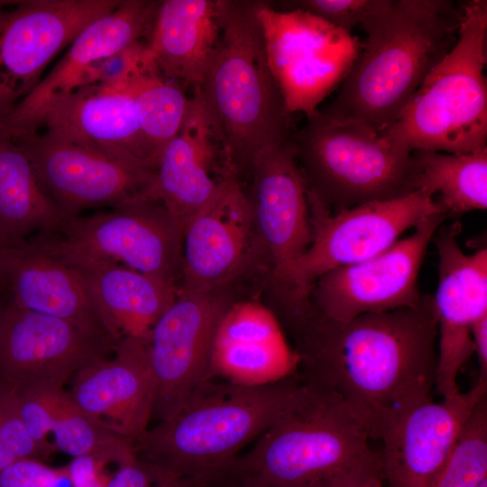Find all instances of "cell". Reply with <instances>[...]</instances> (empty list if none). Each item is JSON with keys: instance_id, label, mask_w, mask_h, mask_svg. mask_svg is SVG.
<instances>
[{"instance_id": "cell-22", "label": "cell", "mask_w": 487, "mask_h": 487, "mask_svg": "<svg viewBox=\"0 0 487 487\" xmlns=\"http://www.w3.org/2000/svg\"><path fill=\"white\" fill-rule=\"evenodd\" d=\"M7 301L62 319L117 345L108 334L80 273L41 234L9 247L3 261Z\"/></svg>"}, {"instance_id": "cell-36", "label": "cell", "mask_w": 487, "mask_h": 487, "mask_svg": "<svg viewBox=\"0 0 487 487\" xmlns=\"http://www.w3.org/2000/svg\"><path fill=\"white\" fill-rule=\"evenodd\" d=\"M68 468H53L38 459H23L0 471V487H59Z\"/></svg>"}, {"instance_id": "cell-44", "label": "cell", "mask_w": 487, "mask_h": 487, "mask_svg": "<svg viewBox=\"0 0 487 487\" xmlns=\"http://www.w3.org/2000/svg\"><path fill=\"white\" fill-rule=\"evenodd\" d=\"M183 487V486H182Z\"/></svg>"}, {"instance_id": "cell-19", "label": "cell", "mask_w": 487, "mask_h": 487, "mask_svg": "<svg viewBox=\"0 0 487 487\" xmlns=\"http://www.w3.org/2000/svg\"><path fill=\"white\" fill-rule=\"evenodd\" d=\"M249 172L246 195L258 242L282 297L293 266L312 239L307 186L290 139L258 155Z\"/></svg>"}, {"instance_id": "cell-41", "label": "cell", "mask_w": 487, "mask_h": 487, "mask_svg": "<svg viewBox=\"0 0 487 487\" xmlns=\"http://www.w3.org/2000/svg\"><path fill=\"white\" fill-rule=\"evenodd\" d=\"M208 487H260L245 481L225 475Z\"/></svg>"}, {"instance_id": "cell-39", "label": "cell", "mask_w": 487, "mask_h": 487, "mask_svg": "<svg viewBox=\"0 0 487 487\" xmlns=\"http://www.w3.org/2000/svg\"><path fill=\"white\" fill-rule=\"evenodd\" d=\"M471 337L479 365L478 379L487 381V314L473 324Z\"/></svg>"}, {"instance_id": "cell-42", "label": "cell", "mask_w": 487, "mask_h": 487, "mask_svg": "<svg viewBox=\"0 0 487 487\" xmlns=\"http://www.w3.org/2000/svg\"><path fill=\"white\" fill-rule=\"evenodd\" d=\"M7 299L4 297L0 296V312L2 308H4L5 304L6 303Z\"/></svg>"}, {"instance_id": "cell-29", "label": "cell", "mask_w": 487, "mask_h": 487, "mask_svg": "<svg viewBox=\"0 0 487 487\" xmlns=\"http://www.w3.org/2000/svg\"><path fill=\"white\" fill-rule=\"evenodd\" d=\"M416 190L435 199L447 216L487 208V147L466 153L412 152Z\"/></svg>"}, {"instance_id": "cell-7", "label": "cell", "mask_w": 487, "mask_h": 487, "mask_svg": "<svg viewBox=\"0 0 487 487\" xmlns=\"http://www.w3.org/2000/svg\"><path fill=\"white\" fill-rule=\"evenodd\" d=\"M290 141L308 196L330 213L416 191L413 153L363 125L317 111Z\"/></svg>"}, {"instance_id": "cell-33", "label": "cell", "mask_w": 487, "mask_h": 487, "mask_svg": "<svg viewBox=\"0 0 487 487\" xmlns=\"http://www.w3.org/2000/svg\"><path fill=\"white\" fill-rule=\"evenodd\" d=\"M387 0H297L285 2L289 8L308 12L347 32L384 6Z\"/></svg>"}, {"instance_id": "cell-3", "label": "cell", "mask_w": 487, "mask_h": 487, "mask_svg": "<svg viewBox=\"0 0 487 487\" xmlns=\"http://www.w3.org/2000/svg\"><path fill=\"white\" fill-rule=\"evenodd\" d=\"M303 386L298 372L258 386L207 378L133 443L136 456L187 487H208L284 412Z\"/></svg>"}, {"instance_id": "cell-16", "label": "cell", "mask_w": 487, "mask_h": 487, "mask_svg": "<svg viewBox=\"0 0 487 487\" xmlns=\"http://www.w3.org/2000/svg\"><path fill=\"white\" fill-rule=\"evenodd\" d=\"M129 76L82 85L53 99L24 131L39 130L155 172L158 159L139 128Z\"/></svg>"}, {"instance_id": "cell-32", "label": "cell", "mask_w": 487, "mask_h": 487, "mask_svg": "<svg viewBox=\"0 0 487 487\" xmlns=\"http://www.w3.org/2000/svg\"><path fill=\"white\" fill-rule=\"evenodd\" d=\"M487 479V396L465 422L435 487H477Z\"/></svg>"}, {"instance_id": "cell-12", "label": "cell", "mask_w": 487, "mask_h": 487, "mask_svg": "<svg viewBox=\"0 0 487 487\" xmlns=\"http://www.w3.org/2000/svg\"><path fill=\"white\" fill-rule=\"evenodd\" d=\"M447 217L442 210L434 212L385 251L321 275L308 293L309 304L336 321L416 306L423 296L418 280L427 247Z\"/></svg>"}, {"instance_id": "cell-34", "label": "cell", "mask_w": 487, "mask_h": 487, "mask_svg": "<svg viewBox=\"0 0 487 487\" xmlns=\"http://www.w3.org/2000/svg\"><path fill=\"white\" fill-rule=\"evenodd\" d=\"M41 456L21 420L10 393L0 389V471L17 461Z\"/></svg>"}, {"instance_id": "cell-25", "label": "cell", "mask_w": 487, "mask_h": 487, "mask_svg": "<svg viewBox=\"0 0 487 487\" xmlns=\"http://www.w3.org/2000/svg\"><path fill=\"white\" fill-rule=\"evenodd\" d=\"M218 157L225 160L196 87L180 131L161 153L152 190L182 231L218 187L223 177H215Z\"/></svg>"}, {"instance_id": "cell-6", "label": "cell", "mask_w": 487, "mask_h": 487, "mask_svg": "<svg viewBox=\"0 0 487 487\" xmlns=\"http://www.w3.org/2000/svg\"><path fill=\"white\" fill-rule=\"evenodd\" d=\"M457 40L381 134L409 152L487 147V1L461 3Z\"/></svg>"}, {"instance_id": "cell-26", "label": "cell", "mask_w": 487, "mask_h": 487, "mask_svg": "<svg viewBox=\"0 0 487 487\" xmlns=\"http://www.w3.org/2000/svg\"><path fill=\"white\" fill-rule=\"evenodd\" d=\"M65 260L80 273L116 345L124 338L148 342L179 291L168 282L120 264Z\"/></svg>"}, {"instance_id": "cell-14", "label": "cell", "mask_w": 487, "mask_h": 487, "mask_svg": "<svg viewBox=\"0 0 487 487\" xmlns=\"http://www.w3.org/2000/svg\"><path fill=\"white\" fill-rule=\"evenodd\" d=\"M115 347L62 319L6 301L0 312V389L63 388L78 371L107 358Z\"/></svg>"}, {"instance_id": "cell-38", "label": "cell", "mask_w": 487, "mask_h": 487, "mask_svg": "<svg viewBox=\"0 0 487 487\" xmlns=\"http://www.w3.org/2000/svg\"><path fill=\"white\" fill-rule=\"evenodd\" d=\"M338 487H386L379 455L373 452L352 470Z\"/></svg>"}, {"instance_id": "cell-11", "label": "cell", "mask_w": 487, "mask_h": 487, "mask_svg": "<svg viewBox=\"0 0 487 487\" xmlns=\"http://www.w3.org/2000/svg\"><path fill=\"white\" fill-rule=\"evenodd\" d=\"M121 0H0V122L40 82L48 63Z\"/></svg>"}, {"instance_id": "cell-21", "label": "cell", "mask_w": 487, "mask_h": 487, "mask_svg": "<svg viewBox=\"0 0 487 487\" xmlns=\"http://www.w3.org/2000/svg\"><path fill=\"white\" fill-rule=\"evenodd\" d=\"M159 2L121 0L114 10L89 23L47 76L0 122V129L9 133L29 129L51 101L87 84L101 61L148 41Z\"/></svg>"}, {"instance_id": "cell-15", "label": "cell", "mask_w": 487, "mask_h": 487, "mask_svg": "<svg viewBox=\"0 0 487 487\" xmlns=\"http://www.w3.org/2000/svg\"><path fill=\"white\" fill-rule=\"evenodd\" d=\"M220 293L179 289L148 341L154 380L152 418L172 414L207 379L218 322L230 305Z\"/></svg>"}, {"instance_id": "cell-20", "label": "cell", "mask_w": 487, "mask_h": 487, "mask_svg": "<svg viewBox=\"0 0 487 487\" xmlns=\"http://www.w3.org/2000/svg\"><path fill=\"white\" fill-rule=\"evenodd\" d=\"M487 381L439 402L432 400L403 415L381 436L379 455L387 487H435Z\"/></svg>"}, {"instance_id": "cell-18", "label": "cell", "mask_w": 487, "mask_h": 487, "mask_svg": "<svg viewBox=\"0 0 487 487\" xmlns=\"http://www.w3.org/2000/svg\"><path fill=\"white\" fill-rule=\"evenodd\" d=\"M257 244L247 195L227 169L214 195L183 228L179 289L220 291L243 271Z\"/></svg>"}, {"instance_id": "cell-5", "label": "cell", "mask_w": 487, "mask_h": 487, "mask_svg": "<svg viewBox=\"0 0 487 487\" xmlns=\"http://www.w3.org/2000/svg\"><path fill=\"white\" fill-rule=\"evenodd\" d=\"M369 441L337 395L304 380L295 400L225 475L260 487H338L374 452Z\"/></svg>"}, {"instance_id": "cell-9", "label": "cell", "mask_w": 487, "mask_h": 487, "mask_svg": "<svg viewBox=\"0 0 487 487\" xmlns=\"http://www.w3.org/2000/svg\"><path fill=\"white\" fill-rule=\"evenodd\" d=\"M308 202L311 243L293 266L287 291L281 297L290 307L308 301L314 282L321 275L385 251L424 217L442 210L433 198L419 190L337 213L328 212L308 196Z\"/></svg>"}, {"instance_id": "cell-24", "label": "cell", "mask_w": 487, "mask_h": 487, "mask_svg": "<svg viewBox=\"0 0 487 487\" xmlns=\"http://www.w3.org/2000/svg\"><path fill=\"white\" fill-rule=\"evenodd\" d=\"M298 369V355L272 310L256 301L230 303L216 330L207 378L258 386Z\"/></svg>"}, {"instance_id": "cell-23", "label": "cell", "mask_w": 487, "mask_h": 487, "mask_svg": "<svg viewBox=\"0 0 487 487\" xmlns=\"http://www.w3.org/2000/svg\"><path fill=\"white\" fill-rule=\"evenodd\" d=\"M68 393L84 413L133 444L152 418L155 387L148 342L122 339L112 359L74 374Z\"/></svg>"}, {"instance_id": "cell-28", "label": "cell", "mask_w": 487, "mask_h": 487, "mask_svg": "<svg viewBox=\"0 0 487 487\" xmlns=\"http://www.w3.org/2000/svg\"><path fill=\"white\" fill-rule=\"evenodd\" d=\"M63 222L23 150L0 129V234L15 245Z\"/></svg>"}, {"instance_id": "cell-2", "label": "cell", "mask_w": 487, "mask_h": 487, "mask_svg": "<svg viewBox=\"0 0 487 487\" xmlns=\"http://www.w3.org/2000/svg\"><path fill=\"white\" fill-rule=\"evenodd\" d=\"M461 19V4L450 0H387L362 23L359 54L335 99L318 112L382 133L453 48Z\"/></svg>"}, {"instance_id": "cell-27", "label": "cell", "mask_w": 487, "mask_h": 487, "mask_svg": "<svg viewBox=\"0 0 487 487\" xmlns=\"http://www.w3.org/2000/svg\"><path fill=\"white\" fill-rule=\"evenodd\" d=\"M219 35L217 0H164L147 45L166 78L194 88L205 77Z\"/></svg>"}, {"instance_id": "cell-35", "label": "cell", "mask_w": 487, "mask_h": 487, "mask_svg": "<svg viewBox=\"0 0 487 487\" xmlns=\"http://www.w3.org/2000/svg\"><path fill=\"white\" fill-rule=\"evenodd\" d=\"M8 392L23 426L42 455L46 456L57 452L53 443L49 441L52 417L44 393L41 391Z\"/></svg>"}, {"instance_id": "cell-10", "label": "cell", "mask_w": 487, "mask_h": 487, "mask_svg": "<svg viewBox=\"0 0 487 487\" xmlns=\"http://www.w3.org/2000/svg\"><path fill=\"white\" fill-rule=\"evenodd\" d=\"M268 64L291 113L315 115L357 58L358 39L299 9L257 2Z\"/></svg>"}, {"instance_id": "cell-4", "label": "cell", "mask_w": 487, "mask_h": 487, "mask_svg": "<svg viewBox=\"0 0 487 487\" xmlns=\"http://www.w3.org/2000/svg\"><path fill=\"white\" fill-rule=\"evenodd\" d=\"M257 2L217 0L219 40L197 87L225 164L236 175L292 135L290 113L268 64Z\"/></svg>"}, {"instance_id": "cell-30", "label": "cell", "mask_w": 487, "mask_h": 487, "mask_svg": "<svg viewBox=\"0 0 487 487\" xmlns=\"http://www.w3.org/2000/svg\"><path fill=\"white\" fill-rule=\"evenodd\" d=\"M138 125L159 159L163 148L179 133L190 97L184 87L166 78L152 58L128 77Z\"/></svg>"}, {"instance_id": "cell-43", "label": "cell", "mask_w": 487, "mask_h": 487, "mask_svg": "<svg viewBox=\"0 0 487 487\" xmlns=\"http://www.w3.org/2000/svg\"><path fill=\"white\" fill-rule=\"evenodd\" d=\"M477 487H487V479L483 480Z\"/></svg>"}, {"instance_id": "cell-17", "label": "cell", "mask_w": 487, "mask_h": 487, "mask_svg": "<svg viewBox=\"0 0 487 487\" xmlns=\"http://www.w3.org/2000/svg\"><path fill=\"white\" fill-rule=\"evenodd\" d=\"M461 224L440 225L432 238L438 255V283L433 296L437 323L436 388L442 399L461 391L457 378L473 354L471 327L487 314V249L465 253Z\"/></svg>"}, {"instance_id": "cell-13", "label": "cell", "mask_w": 487, "mask_h": 487, "mask_svg": "<svg viewBox=\"0 0 487 487\" xmlns=\"http://www.w3.org/2000/svg\"><path fill=\"white\" fill-rule=\"evenodd\" d=\"M10 134L29 158L64 221L88 209L114 208L139 198H152L154 171L39 130Z\"/></svg>"}, {"instance_id": "cell-31", "label": "cell", "mask_w": 487, "mask_h": 487, "mask_svg": "<svg viewBox=\"0 0 487 487\" xmlns=\"http://www.w3.org/2000/svg\"><path fill=\"white\" fill-rule=\"evenodd\" d=\"M51 410L56 451L91 458L106 464H122L136 456L133 442L84 413L63 388L41 391Z\"/></svg>"}, {"instance_id": "cell-40", "label": "cell", "mask_w": 487, "mask_h": 487, "mask_svg": "<svg viewBox=\"0 0 487 487\" xmlns=\"http://www.w3.org/2000/svg\"><path fill=\"white\" fill-rule=\"evenodd\" d=\"M13 246L1 234H0V296L7 299L5 282L3 271V261L5 254L9 247Z\"/></svg>"}, {"instance_id": "cell-37", "label": "cell", "mask_w": 487, "mask_h": 487, "mask_svg": "<svg viewBox=\"0 0 487 487\" xmlns=\"http://www.w3.org/2000/svg\"><path fill=\"white\" fill-rule=\"evenodd\" d=\"M186 487L137 456L118 465L106 487Z\"/></svg>"}, {"instance_id": "cell-1", "label": "cell", "mask_w": 487, "mask_h": 487, "mask_svg": "<svg viewBox=\"0 0 487 487\" xmlns=\"http://www.w3.org/2000/svg\"><path fill=\"white\" fill-rule=\"evenodd\" d=\"M300 376L331 391L370 439L432 400L437 364L433 295L414 307L336 321L309 304L288 327Z\"/></svg>"}, {"instance_id": "cell-8", "label": "cell", "mask_w": 487, "mask_h": 487, "mask_svg": "<svg viewBox=\"0 0 487 487\" xmlns=\"http://www.w3.org/2000/svg\"><path fill=\"white\" fill-rule=\"evenodd\" d=\"M41 234L67 260L120 264L179 289L182 230L158 199L139 198L81 215Z\"/></svg>"}]
</instances>
